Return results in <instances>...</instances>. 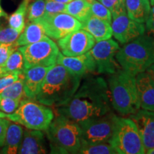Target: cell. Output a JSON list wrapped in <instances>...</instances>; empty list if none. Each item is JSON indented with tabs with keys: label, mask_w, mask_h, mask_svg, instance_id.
Returning a JSON list of instances; mask_svg holds the SVG:
<instances>
[{
	"label": "cell",
	"mask_w": 154,
	"mask_h": 154,
	"mask_svg": "<svg viewBox=\"0 0 154 154\" xmlns=\"http://www.w3.org/2000/svg\"><path fill=\"white\" fill-rule=\"evenodd\" d=\"M110 93L101 77H88L83 81L68 101L57 106L58 114L79 123L111 112Z\"/></svg>",
	"instance_id": "6da1fadb"
},
{
	"label": "cell",
	"mask_w": 154,
	"mask_h": 154,
	"mask_svg": "<svg viewBox=\"0 0 154 154\" xmlns=\"http://www.w3.org/2000/svg\"><path fill=\"white\" fill-rule=\"evenodd\" d=\"M82 79V76L56 63L48 71L35 100L44 105L59 106L74 95Z\"/></svg>",
	"instance_id": "7a4b0ae2"
},
{
	"label": "cell",
	"mask_w": 154,
	"mask_h": 154,
	"mask_svg": "<svg viewBox=\"0 0 154 154\" xmlns=\"http://www.w3.org/2000/svg\"><path fill=\"white\" fill-rule=\"evenodd\" d=\"M153 49L154 38L144 34L120 48L116 59L121 69L136 76L154 63Z\"/></svg>",
	"instance_id": "3957f363"
},
{
	"label": "cell",
	"mask_w": 154,
	"mask_h": 154,
	"mask_svg": "<svg viewBox=\"0 0 154 154\" xmlns=\"http://www.w3.org/2000/svg\"><path fill=\"white\" fill-rule=\"evenodd\" d=\"M111 106L121 115H131L140 109L136 76L120 69L108 80Z\"/></svg>",
	"instance_id": "277c9868"
},
{
	"label": "cell",
	"mask_w": 154,
	"mask_h": 154,
	"mask_svg": "<svg viewBox=\"0 0 154 154\" xmlns=\"http://www.w3.org/2000/svg\"><path fill=\"white\" fill-rule=\"evenodd\" d=\"M51 153H77L82 143V131L78 123L58 114L45 131Z\"/></svg>",
	"instance_id": "5b68a950"
},
{
	"label": "cell",
	"mask_w": 154,
	"mask_h": 154,
	"mask_svg": "<svg viewBox=\"0 0 154 154\" xmlns=\"http://www.w3.org/2000/svg\"><path fill=\"white\" fill-rule=\"evenodd\" d=\"M54 118V111L47 105L32 99L22 100L14 112L6 119L18 123L28 129L45 131Z\"/></svg>",
	"instance_id": "8992f818"
},
{
	"label": "cell",
	"mask_w": 154,
	"mask_h": 154,
	"mask_svg": "<svg viewBox=\"0 0 154 154\" xmlns=\"http://www.w3.org/2000/svg\"><path fill=\"white\" fill-rule=\"evenodd\" d=\"M110 142L118 154L146 153L137 126L130 118L116 116Z\"/></svg>",
	"instance_id": "52a82bcc"
},
{
	"label": "cell",
	"mask_w": 154,
	"mask_h": 154,
	"mask_svg": "<svg viewBox=\"0 0 154 154\" xmlns=\"http://www.w3.org/2000/svg\"><path fill=\"white\" fill-rule=\"evenodd\" d=\"M18 49L24 58V69L34 66H52L57 63L60 53L57 44L49 36L35 43L19 47Z\"/></svg>",
	"instance_id": "ba28073f"
},
{
	"label": "cell",
	"mask_w": 154,
	"mask_h": 154,
	"mask_svg": "<svg viewBox=\"0 0 154 154\" xmlns=\"http://www.w3.org/2000/svg\"><path fill=\"white\" fill-rule=\"evenodd\" d=\"M116 115L112 112L78 123L82 131V143H94L110 141Z\"/></svg>",
	"instance_id": "9c48e42d"
},
{
	"label": "cell",
	"mask_w": 154,
	"mask_h": 154,
	"mask_svg": "<svg viewBox=\"0 0 154 154\" xmlns=\"http://www.w3.org/2000/svg\"><path fill=\"white\" fill-rule=\"evenodd\" d=\"M34 22L41 24L46 35L54 40H59L74 31L82 29V23L66 13L44 14Z\"/></svg>",
	"instance_id": "30bf717a"
},
{
	"label": "cell",
	"mask_w": 154,
	"mask_h": 154,
	"mask_svg": "<svg viewBox=\"0 0 154 154\" xmlns=\"http://www.w3.org/2000/svg\"><path fill=\"white\" fill-rule=\"evenodd\" d=\"M119 49L118 42L111 38L96 42L89 53L95 61L98 74L110 75L121 69L116 59Z\"/></svg>",
	"instance_id": "8fae6325"
},
{
	"label": "cell",
	"mask_w": 154,
	"mask_h": 154,
	"mask_svg": "<svg viewBox=\"0 0 154 154\" xmlns=\"http://www.w3.org/2000/svg\"><path fill=\"white\" fill-rule=\"evenodd\" d=\"M57 41L60 52L67 57L84 54L96 43L93 36L83 29L74 31Z\"/></svg>",
	"instance_id": "7c38bea8"
},
{
	"label": "cell",
	"mask_w": 154,
	"mask_h": 154,
	"mask_svg": "<svg viewBox=\"0 0 154 154\" xmlns=\"http://www.w3.org/2000/svg\"><path fill=\"white\" fill-rule=\"evenodd\" d=\"M113 36L121 44H125L146 33L143 23L132 20L126 13L120 14L111 21Z\"/></svg>",
	"instance_id": "4fadbf2b"
},
{
	"label": "cell",
	"mask_w": 154,
	"mask_h": 154,
	"mask_svg": "<svg viewBox=\"0 0 154 154\" xmlns=\"http://www.w3.org/2000/svg\"><path fill=\"white\" fill-rule=\"evenodd\" d=\"M57 63L65 67L71 72L82 77L89 73L95 72L96 69L95 61L89 51L75 57H67L60 52Z\"/></svg>",
	"instance_id": "5bb4252c"
},
{
	"label": "cell",
	"mask_w": 154,
	"mask_h": 154,
	"mask_svg": "<svg viewBox=\"0 0 154 154\" xmlns=\"http://www.w3.org/2000/svg\"><path fill=\"white\" fill-rule=\"evenodd\" d=\"M130 119L137 126L146 151L154 148V111L138 109Z\"/></svg>",
	"instance_id": "9a60e30c"
},
{
	"label": "cell",
	"mask_w": 154,
	"mask_h": 154,
	"mask_svg": "<svg viewBox=\"0 0 154 154\" xmlns=\"http://www.w3.org/2000/svg\"><path fill=\"white\" fill-rule=\"evenodd\" d=\"M51 66H34L24 69L23 72L25 96L27 99L35 100L43 81Z\"/></svg>",
	"instance_id": "2e32d148"
},
{
	"label": "cell",
	"mask_w": 154,
	"mask_h": 154,
	"mask_svg": "<svg viewBox=\"0 0 154 154\" xmlns=\"http://www.w3.org/2000/svg\"><path fill=\"white\" fill-rule=\"evenodd\" d=\"M44 134L42 131L26 129L23 133L20 146L17 153L43 154L47 153Z\"/></svg>",
	"instance_id": "e0dca14e"
},
{
	"label": "cell",
	"mask_w": 154,
	"mask_h": 154,
	"mask_svg": "<svg viewBox=\"0 0 154 154\" xmlns=\"http://www.w3.org/2000/svg\"><path fill=\"white\" fill-rule=\"evenodd\" d=\"M136 84L142 109L154 111V82L146 72L136 76Z\"/></svg>",
	"instance_id": "ac0fdd59"
},
{
	"label": "cell",
	"mask_w": 154,
	"mask_h": 154,
	"mask_svg": "<svg viewBox=\"0 0 154 154\" xmlns=\"http://www.w3.org/2000/svg\"><path fill=\"white\" fill-rule=\"evenodd\" d=\"M82 29L91 34L96 42L109 39L113 36L111 23L93 15L82 23Z\"/></svg>",
	"instance_id": "d6986e66"
},
{
	"label": "cell",
	"mask_w": 154,
	"mask_h": 154,
	"mask_svg": "<svg viewBox=\"0 0 154 154\" xmlns=\"http://www.w3.org/2000/svg\"><path fill=\"white\" fill-rule=\"evenodd\" d=\"M23 133L24 130L20 124L14 121H9L1 153L4 154L17 153L22 142Z\"/></svg>",
	"instance_id": "ffe728a7"
},
{
	"label": "cell",
	"mask_w": 154,
	"mask_h": 154,
	"mask_svg": "<svg viewBox=\"0 0 154 154\" xmlns=\"http://www.w3.org/2000/svg\"><path fill=\"white\" fill-rule=\"evenodd\" d=\"M149 0H126V9L128 17L139 23H146L151 12Z\"/></svg>",
	"instance_id": "44dd1931"
},
{
	"label": "cell",
	"mask_w": 154,
	"mask_h": 154,
	"mask_svg": "<svg viewBox=\"0 0 154 154\" xmlns=\"http://www.w3.org/2000/svg\"><path fill=\"white\" fill-rule=\"evenodd\" d=\"M46 36H47L41 24L36 22H30L25 26L15 43L19 47L41 41Z\"/></svg>",
	"instance_id": "7402d4cb"
},
{
	"label": "cell",
	"mask_w": 154,
	"mask_h": 154,
	"mask_svg": "<svg viewBox=\"0 0 154 154\" xmlns=\"http://www.w3.org/2000/svg\"><path fill=\"white\" fill-rule=\"evenodd\" d=\"M65 13L83 23L91 16V5L86 0H72L66 4Z\"/></svg>",
	"instance_id": "603a6c76"
},
{
	"label": "cell",
	"mask_w": 154,
	"mask_h": 154,
	"mask_svg": "<svg viewBox=\"0 0 154 154\" xmlns=\"http://www.w3.org/2000/svg\"><path fill=\"white\" fill-rule=\"evenodd\" d=\"M30 0H22L17 7V10L9 17V26L23 32L25 27V17L27 13Z\"/></svg>",
	"instance_id": "cb8c5ba5"
},
{
	"label": "cell",
	"mask_w": 154,
	"mask_h": 154,
	"mask_svg": "<svg viewBox=\"0 0 154 154\" xmlns=\"http://www.w3.org/2000/svg\"><path fill=\"white\" fill-rule=\"evenodd\" d=\"M77 153L82 154H118L110 141L101 143H82Z\"/></svg>",
	"instance_id": "d4e9b609"
},
{
	"label": "cell",
	"mask_w": 154,
	"mask_h": 154,
	"mask_svg": "<svg viewBox=\"0 0 154 154\" xmlns=\"http://www.w3.org/2000/svg\"><path fill=\"white\" fill-rule=\"evenodd\" d=\"M4 69L7 73L19 72L23 73L24 70V58L22 54L17 49L9 56Z\"/></svg>",
	"instance_id": "484cf974"
},
{
	"label": "cell",
	"mask_w": 154,
	"mask_h": 154,
	"mask_svg": "<svg viewBox=\"0 0 154 154\" xmlns=\"http://www.w3.org/2000/svg\"><path fill=\"white\" fill-rule=\"evenodd\" d=\"M0 96L5 97L11 98L13 99L19 100L22 101L24 97V79H23V74L17 81L13 83L11 85L5 88L0 94Z\"/></svg>",
	"instance_id": "4316f807"
},
{
	"label": "cell",
	"mask_w": 154,
	"mask_h": 154,
	"mask_svg": "<svg viewBox=\"0 0 154 154\" xmlns=\"http://www.w3.org/2000/svg\"><path fill=\"white\" fill-rule=\"evenodd\" d=\"M86 1L91 5V15L99 19H103L111 24L112 16H111L110 10L107 7H106L99 1H96V0H86Z\"/></svg>",
	"instance_id": "83f0119b"
},
{
	"label": "cell",
	"mask_w": 154,
	"mask_h": 154,
	"mask_svg": "<svg viewBox=\"0 0 154 154\" xmlns=\"http://www.w3.org/2000/svg\"><path fill=\"white\" fill-rule=\"evenodd\" d=\"M45 0H33L29 5L27 19L29 22H34L45 14Z\"/></svg>",
	"instance_id": "f1b7e54d"
},
{
	"label": "cell",
	"mask_w": 154,
	"mask_h": 154,
	"mask_svg": "<svg viewBox=\"0 0 154 154\" xmlns=\"http://www.w3.org/2000/svg\"><path fill=\"white\" fill-rule=\"evenodd\" d=\"M111 13L112 19L126 13V0H99Z\"/></svg>",
	"instance_id": "f546056e"
},
{
	"label": "cell",
	"mask_w": 154,
	"mask_h": 154,
	"mask_svg": "<svg viewBox=\"0 0 154 154\" xmlns=\"http://www.w3.org/2000/svg\"><path fill=\"white\" fill-rule=\"evenodd\" d=\"M22 32L11 26L0 28V43L14 44Z\"/></svg>",
	"instance_id": "4dcf8cb0"
},
{
	"label": "cell",
	"mask_w": 154,
	"mask_h": 154,
	"mask_svg": "<svg viewBox=\"0 0 154 154\" xmlns=\"http://www.w3.org/2000/svg\"><path fill=\"white\" fill-rule=\"evenodd\" d=\"M20 102L19 100L0 96V111L7 114L13 113L19 107Z\"/></svg>",
	"instance_id": "1f68e13d"
},
{
	"label": "cell",
	"mask_w": 154,
	"mask_h": 154,
	"mask_svg": "<svg viewBox=\"0 0 154 154\" xmlns=\"http://www.w3.org/2000/svg\"><path fill=\"white\" fill-rule=\"evenodd\" d=\"M18 48L19 47L17 46L16 43H0V66L4 67L9 56Z\"/></svg>",
	"instance_id": "d6a6232c"
},
{
	"label": "cell",
	"mask_w": 154,
	"mask_h": 154,
	"mask_svg": "<svg viewBox=\"0 0 154 154\" xmlns=\"http://www.w3.org/2000/svg\"><path fill=\"white\" fill-rule=\"evenodd\" d=\"M45 14H52L57 13H65L66 4L57 2L53 0H45Z\"/></svg>",
	"instance_id": "836d02e7"
},
{
	"label": "cell",
	"mask_w": 154,
	"mask_h": 154,
	"mask_svg": "<svg viewBox=\"0 0 154 154\" xmlns=\"http://www.w3.org/2000/svg\"><path fill=\"white\" fill-rule=\"evenodd\" d=\"M23 73L19 72H13V73H7L4 75V76L0 77V94L2 92L5 88L14 83L20 77Z\"/></svg>",
	"instance_id": "e575fe53"
},
{
	"label": "cell",
	"mask_w": 154,
	"mask_h": 154,
	"mask_svg": "<svg viewBox=\"0 0 154 154\" xmlns=\"http://www.w3.org/2000/svg\"><path fill=\"white\" fill-rule=\"evenodd\" d=\"M9 123V119L6 118L0 119V148H2L5 142L6 131Z\"/></svg>",
	"instance_id": "d590c367"
},
{
	"label": "cell",
	"mask_w": 154,
	"mask_h": 154,
	"mask_svg": "<svg viewBox=\"0 0 154 154\" xmlns=\"http://www.w3.org/2000/svg\"><path fill=\"white\" fill-rule=\"evenodd\" d=\"M146 30H147L149 35L154 38V17L149 18L146 22Z\"/></svg>",
	"instance_id": "8d00e7d4"
},
{
	"label": "cell",
	"mask_w": 154,
	"mask_h": 154,
	"mask_svg": "<svg viewBox=\"0 0 154 154\" xmlns=\"http://www.w3.org/2000/svg\"><path fill=\"white\" fill-rule=\"evenodd\" d=\"M146 72L151 76V78L154 82V63L148 67L147 69L146 70Z\"/></svg>",
	"instance_id": "74e56055"
},
{
	"label": "cell",
	"mask_w": 154,
	"mask_h": 154,
	"mask_svg": "<svg viewBox=\"0 0 154 154\" xmlns=\"http://www.w3.org/2000/svg\"><path fill=\"white\" fill-rule=\"evenodd\" d=\"M1 17H7V13L5 12V11L2 9V7H0V18Z\"/></svg>",
	"instance_id": "f35d334b"
},
{
	"label": "cell",
	"mask_w": 154,
	"mask_h": 154,
	"mask_svg": "<svg viewBox=\"0 0 154 154\" xmlns=\"http://www.w3.org/2000/svg\"><path fill=\"white\" fill-rule=\"evenodd\" d=\"M7 74V72H6V71L4 69V67L0 66V77L4 76V75Z\"/></svg>",
	"instance_id": "ab89813d"
},
{
	"label": "cell",
	"mask_w": 154,
	"mask_h": 154,
	"mask_svg": "<svg viewBox=\"0 0 154 154\" xmlns=\"http://www.w3.org/2000/svg\"><path fill=\"white\" fill-rule=\"evenodd\" d=\"M153 17H154V5H152V7L151 8V12H150L149 18H153Z\"/></svg>",
	"instance_id": "60d3db41"
},
{
	"label": "cell",
	"mask_w": 154,
	"mask_h": 154,
	"mask_svg": "<svg viewBox=\"0 0 154 154\" xmlns=\"http://www.w3.org/2000/svg\"><path fill=\"white\" fill-rule=\"evenodd\" d=\"M53 1L57 2H61V3H64V4H67L69 3V2H71L72 0H53Z\"/></svg>",
	"instance_id": "b9f144b4"
},
{
	"label": "cell",
	"mask_w": 154,
	"mask_h": 154,
	"mask_svg": "<svg viewBox=\"0 0 154 154\" xmlns=\"http://www.w3.org/2000/svg\"><path fill=\"white\" fill-rule=\"evenodd\" d=\"M146 153L147 154H154V148H151L146 151Z\"/></svg>",
	"instance_id": "7bdbcfd3"
},
{
	"label": "cell",
	"mask_w": 154,
	"mask_h": 154,
	"mask_svg": "<svg viewBox=\"0 0 154 154\" xmlns=\"http://www.w3.org/2000/svg\"><path fill=\"white\" fill-rule=\"evenodd\" d=\"M7 113L2 112V111H0V119L1 118H6L7 117Z\"/></svg>",
	"instance_id": "ee69618b"
},
{
	"label": "cell",
	"mask_w": 154,
	"mask_h": 154,
	"mask_svg": "<svg viewBox=\"0 0 154 154\" xmlns=\"http://www.w3.org/2000/svg\"><path fill=\"white\" fill-rule=\"evenodd\" d=\"M150 3H151V5H154V0H150Z\"/></svg>",
	"instance_id": "f6af8a7d"
},
{
	"label": "cell",
	"mask_w": 154,
	"mask_h": 154,
	"mask_svg": "<svg viewBox=\"0 0 154 154\" xmlns=\"http://www.w3.org/2000/svg\"><path fill=\"white\" fill-rule=\"evenodd\" d=\"M153 53H154V49H153Z\"/></svg>",
	"instance_id": "bcb514c9"
},
{
	"label": "cell",
	"mask_w": 154,
	"mask_h": 154,
	"mask_svg": "<svg viewBox=\"0 0 154 154\" xmlns=\"http://www.w3.org/2000/svg\"><path fill=\"white\" fill-rule=\"evenodd\" d=\"M0 153H1V152H0Z\"/></svg>",
	"instance_id": "7dc6e473"
}]
</instances>
